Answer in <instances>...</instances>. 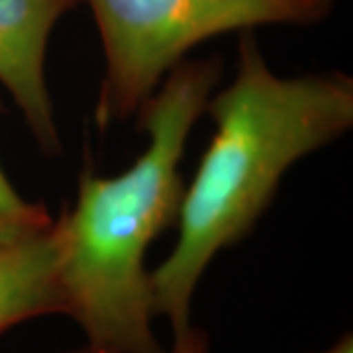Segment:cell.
I'll list each match as a JSON object with an SVG mask.
<instances>
[{
    "label": "cell",
    "mask_w": 353,
    "mask_h": 353,
    "mask_svg": "<svg viewBox=\"0 0 353 353\" xmlns=\"http://www.w3.org/2000/svg\"><path fill=\"white\" fill-rule=\"evenodd\" d=\"M232 85L208 101L216 124L179 210L175 250L152 273L153 312L173 332L190 326L196 283L220 250L241 241L271 204L290 165L353 124V83L343 73L281 79L241 32Z\"/></svg>",
    "instance_id": "obj_1"
},
{
    "label": "cell",
    "mask_w": 353,
    "mask_h": 353,
    "mask_svg": "<svg viewBox=\"0 0 353 353\" xmlns=\"http://www.w3.org/2000/svg\"><path fill=\"white\" fill-rule=\"evenodd\" d=\"M222 77L220 59L181 61L139 108L150 145L116 176L87 167L73 208L53 222L59 245L65 314L88 345L112 353H163L152 332L148 248L179 218L185 181L179 171L194 122Z\"/></svg>",
    "instance_id": "obj_2"
},
{
    "label": "cell",
    "mask_w": 353,
    "mask_h": 353,
    "mask_svg": "<svg viewBox=\"0 0 353 353\" xmlns=\"http://www.w3.org/2000/svg\"><path fill=\"white\" fill-rule=\"evenodd\" d=\"M104 46L106 71L94 120L101 130L128 120L152 99L187 51L257 26H312L336 0H83Z\"/></svg>",
    "instance_id": "obj_3"
},
{
    "label": "cell",
    "mask_w": 353,
    "mask_h": 353,
    "mask_svg": "<svg viewBox=\"0 0 353 353\" xmlns=\"http://www.w3.org/2000/svg\"><path fill=\"white\" fill-rule=\"evenodd\" d=\"M83 0H0V83L8 88L46 155L61 152L46 83L55 24Z\"/></svg>",
    "instance_id": "obj_4"
},
{
    "label": "cell",
    "mask_w": 353,
    "mask_h": 353,
    "mask_svg": "<svg viewBox=\"0 0 353 353\" xmlns=\"http://www.w3.org/2000/svg\"><path fill=\"white\" fill-rule=\"evenodd\" d=\"M65 308L53 226L36 240L0 250V334L38 316L65 314Z\"/></svg>",
    "instance_id": "obj_5"
},
{
    "label": "cell",
    "mask_w": 353,
    "mask_h": 353,
    "mask_svg": "<svg viewBox=\"0 0 353 353\" xmlns=\"http://www.w3.org/2000/svg\"><path fill=\"white\" fill-rule=\"evenodd\" d=\"M53 222L46 206L22 199L0 169V250L36 240L50 232Z\"/></svg>",
    "instance_id": "obj_6"
},
{
    "label": "cell",
    "mask_w": 353,
    "mask_h": 353,
    "mask_svg": "<svg viewBox=\"0 0 353 353\" xmlns=\"http://www.w3.org/2000/svg\"><path fill=\"white\" fill-rule=\"evenodd\" d=\"M67 353H112L101 350V347H94V345H87L83 350H75V352ZM171 353H208V338L206 334L196 328H187L183 330L181 334L175 336V345H173V352Z\"/></svg>",
    "instance_id": "obj_7"
},
{
    "label": "cell",
    "mask_w": 353,
    "mask_h": 353,
    "mask_svg": "<svg viewBox=\"0 0 353 353\" xmlns=\"http://www.w3.org/2000/svg\"><path fill=\"white\" fill-rule=\"evenodd\" d=\"M324 353H352V338H350V336H347V338H343L336 347H332L330 352H324Z\"/></svg>",
    "instance_id": "obj_8"
}]
</instances>
